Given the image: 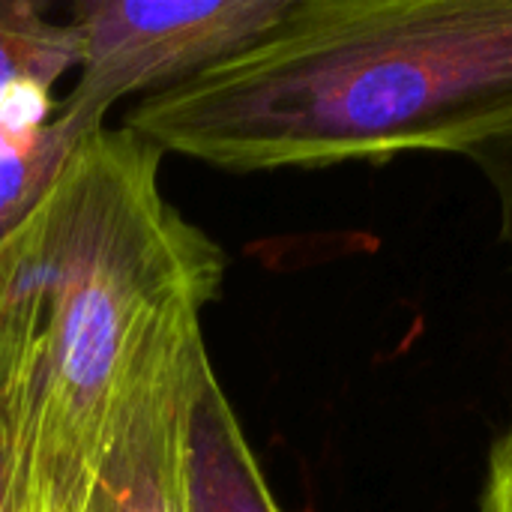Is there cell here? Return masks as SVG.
Wrapping results in <instances>:
<instances>
[{
  "instance_id": "obj_1",
  "label": "cell",
  "mask_w": 512,
  "mask_h": 512,
  "mask_svg": "<svg viewBox=\"0 0 512 512\" xmlns=\"http://www.w3.org/2000/svg\"><path fill=\"white\" fill-rule=\"evenodd\" d=\"M132 129L78 141L0 243V411L15 512H81L111 408L165 321L216 300L225 252L159 189Z\"/></svg>"
},
{
  "instance_id": "obj_2",
  "label": "cell",
  "mask_w": 512,
  "mask_h": 512,
  "mask_svg": "<svg viewBox=\"0 0 512 512\" xmlns=\"http://www.w3.org/2000/svg\"><path fill=\"white\" fill-rule=\"evenodd\" d=\"M222 171L465 153L512 132V0H294L288 18L129 111Z\"/></svg>"
},
{
  "instance_id": "obj_3",
  "label": "cell",
  "mask_w": 512,
  "mask_h": 512,
  "mask_svg": "<svg viewBox=\"0 0 512 512\" xmlns=\"http://www.w3.org/2000/svg\"><path fill=\"white\" fill-rule=\"evenodd\" d=\"M294 0H78V81L51 117L75 144L114 102L186 84L273 33Z\"/></svg>"
},
{
  "instance_id": "obj_4",
  "label": "cell",
  "mask_w": 512,
  "mask_h": 512,
  "mask_svg": "<svg viewBox=\"0 0 512 512\" xmlns=\"http://www.w3.org/2000/svg\"><path fill=\"white\" fill-rule=\"evenodd\" d=\"M210 369L201 309L159 327L111 408L81 512H189V426Z\"/></svg>"
},
{
  "instance_id": "obj_5",
  "label": "cell",
  "mask_w": 512,
  "mask_h": 512,
  "mask_svg": "<svg viewBox=\"0 0 512 512\" xmlns=\"http://www.w3.org/2000/svg\"><path fill=\"white\" fill-rule=\"evenodd\" d=\"M189 512H282L213 369L192 408Z\"/></svg>"
},
{
  "instance_id": "obj_6",
  "label": "cell",
  "mask_w": 512,
  "mask_h": 512,
  "mask_svg": "<svg viewBox=\"0 0 512 512\" xmlns=\"http://www.w3.org/2000/svg\"><path fill=\"white\" fill-rule=\"evenodd\" d=\"M78 63L72 21H51L36 0H0V99L15 87L51 90Z\"/></svg>"
},
{
  "instance_id": "obj_7",
  "label": "cell",
  "mask_w": 512,
  "mask_h": 512,
  "mask_svg": "<svg viewBox=\"0 0 512 512\" xmlns=\"http://www.w3.org/2000/svg\"><path fill=\"white\" fill-rule=\"evenodd\" d=\"M75 147L54 120L33 132L0 135V243L42 207Z\"/></svg>"
},
{
  "instance_id": "obj_8",
  "label": "cell",
  "mask_w": 512,
  "mask_h": 512,
  "mask_svg": "<svg viewBox=\"0 0 512 512\" xmlns=\"http://www.w3.org/2000/svg\"><path fill=\"white\" fill-rule=\"evenodd\" d=\"M474 162V168L486 177L495 201H498V222H501V243L512 255V132L498 135L492 141H483L471 150H465Z\"/></svg>"
},
{
  "instance_id": "obj_9",
  "label": "cell",
  "mask_w": 512,
  "mask_h": 512,
  "mask_svg": "<svg viewBox=\"0 0 512 512\" xmlns=\"http://www.w3.org/2000/svg\"><path fill=\"white\" fill-rule=\"evenodd\" d=\"M480 512H512V423L489 453V474Z\"/></svg>"
},
{
  "instance_id": "obj_10",
  "label": "cell",
  "mask_w": 512,
  "mask_h": 512,
  "mask_svg": "<svg viewBox=\"0 0 512 512\" xmlns=\"http://www.w3.org/2000/svg\"><path fill=\"white\" fill-rule=\"evenodd\" d=\"M0 512H15L12 501V453H9V432L0 411Z\"/></svg>"
}]
</instances>
